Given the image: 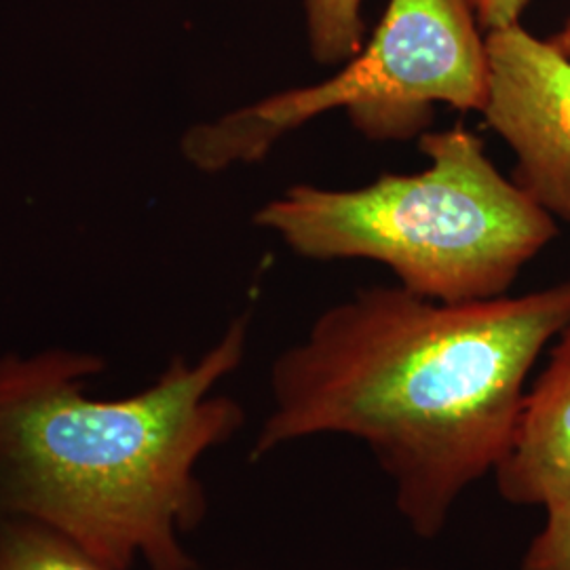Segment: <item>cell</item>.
<instances>
[{
  "label": "cell",
  "mask_w": 570,
  "mask_h": 570,
  "mask_svg": "<svg viewBox=\"0 0 570 570\" xmlns=\"http://www.w3.org/2000/svg\"><path fill=\"white\" fill-rule=\"evenodd\" d=\"M494 480L511 505L548 510L570 499V322L527 389L513 442Z\"/></svg>",
  "instance_id": "obj_6"
},
{
  "label": "cell",
  "mask_w": 570,
  "mask_h": 570,
  "mask_svg": "<svg viewBox=\"0 0 570 570\" xmlns=\"http://www.w3.org/2000/svg\"><path fill=\"white\" fill-rule=\"evenodd\" d=\"M570 322V277L522 296L438 303L402 285L326 308L271 367L273 410L252 459L315 435L366 444L419 539L494 473L529 374Z\"/></svg>",
  "instance_id": "obj_1"
},
{
  "label": "cell",
  "mask_w": 570,
  "mask_h": 570,
  "mask_svg": "<svg viewBox=\"0 0 570 570\" xmlns=\"http://www.w3.org/2000/svg\"><path fill=\"white\" fill-rule=\"evenodd\" d=\"M416 174L360 188L294 184L254 214L294 254L372 261L397 285L438 303L508 296L522 268L558 237V223L490 161L463 122L419 138Z\"/></svg>",
  "instance_id": "obj_3"
},
{
  "label": "cell",
  "mask_w": 570,
  "mask_h": 570,
  "mask_svg": "<svg viewBox=\"0 0 570 570\" xmlns=\"http://www.w3.org/2000/svg\"><path fill=\"white\" fill-rule=\"evenodd\" d=\"M247 317L197 362L174 357L140 393L104 400V360L72 348L0 357V513L32 518L106 567L193 570L184 534L204 522L197 468L244 428L214 389L244 364Z\"/></svg>",
  "instance_id": "obj_2"
},
{
  "label": "cell",
  "mask_w": 570,
  "mask_h": 570,
  "mask_svg": "<svg viewBox=\"0 0 570 570\" xmlns=\"http://www.w3.org/2000/svg\"><path fill=\"white\" fill-rule=\"evenodd\" d=\"M400 570H419V569H400Z\"/></svg>",
  "instance_id": "obj_12"
},
{
  "label": "cell",
  "mask_w": 570,
  "mask_h": 570,
  "mask_svg": "<svg viewBox=\"0 0 570 570\" xmlns=\"http://www.w3.org/2000/svg\"><path fill=\"white\" fill-rule=\"evenodd\" d=\"M529 2L530 0H471V7L482 32H492L520 23Z\"/></svg>",
  "instance_id": "obj_10"
},
{
  "label": "cell",
  "mask_w": 570,
  "mask_h": 570,
  "mask_svg": "<svg viewBox=\"0 0 570 570\" xmlns=\"http://www.w3.org/2000/svg\"><path fill=\"white\" fill-rule=\"evenodd\" d=\"M482 117L515 157L513 183L570 226V58L520 23L487 32Z\"/></svg>",
  "instance_id": "obj_5"
},
{
  "label": "cell",
  "mask_w": 570,
  "mask_h": 570,
  "mask_svg": "<svg viewBox=\"0 0 570 570\" xmlns=\"http://www.w3.org/2000/svg\"><path fill=\"white\" fill-rule=\"evenodd\" d=\"M0 570H115L32 518L0 513Z\"/></svg>",
  "instance_id": "obj_7"
},
{
  "label": "cell",
  "mask_w": 570,
  "mask_h": 570,
  "mask_svg": "<svg viewBox=\"0 0 570 570\" xmlns=\"http://www.w3.org/2000/svg\"><path fill=\"white\" fill-rule=\"evenodd\" d=\"M487 98V37L471 0H387L370 42L334 77L193 127L183 153L204 171L256 164L284 136L334 110H345L370 142H406L431 129L435 104L482 115Z\"/></svg>",
  "instance_id": "obj_4"
},
{
  "label": "cell",
  "mask_w": 570,
  "mask_h": 570,
  "mask_svg": "<svg viewBox=\"0 0 570 570\" xmlns=\"http://www.w3.org/2000/svg\"><path fill=\"white\" fill-rule=\"evenodd\" d=\"M364 0H303L306 42L320 66H343L364 47Z\"/></svg>",
  "instance_id": "obj_8"
},
{
  "label": "cell",
  "mask_w": 570,
  "mask_h": 570,
  "mask_svg": "<svg viewBox=\"0 0 570 570\" xmlns=\"http://www.w3.org/2000/svg\"><path fill=\"white\" fill-rule=\"evenodd\" d=\"M546 511V524L530 541L520 570H570V499Z\"/></svg>",
  "instance_id": "obj_9"
},
{
  "label": "cell",
  "mask_w": 570,
  "mask_h": 570,
  "mask_svg": "<svg viewBox=\"0 0 570 570\" xmlns=\"http://www.w3.org/2000/svg\"><path fill=\"white\" fill-rule=\"evenodd\" d=\"M548 41H550L562 56L570 58V20L564 23V28H562L560 32H556Z\"/></svg>",
  "instance_id": "obj_11"
}]
</instances>
